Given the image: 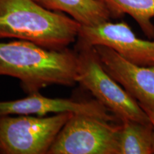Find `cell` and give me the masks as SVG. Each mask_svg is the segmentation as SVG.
Wrapping results in <instances>:
<instances>
[{
    "mask_svg": "<svg viewBox=\"0 0 154 154\" xmlns=\"http://www.w3.org/2000/svg\"><path fill=\"white\" fill-rule=\"evenodd\" d=\"M78 45L104 46L128 61L141 66H154V40L138 37L126 22L110 21L96 25H82Z\"/></svg>",
    "mask_w": 154,
    "mask_h": 154,
    "instance_id": "8992f818",
    "label": "cell"
},
{
    "mask_svg": "<svg viewBox=\"0 0 154 154\" xmlns=\"http://www.w3.org/2000/svg\"><path fill=\"white\" fill-rule=\"evenodd\" d=\"M76 50H52L25 40L0 42V76L20 82L28 94L51 85L76 84Z\"/></svg>",
    "mask_w": 154,
    "mask_h": 154,
    "instance_id": "6da1fadb",
    "label": "cell"
},
{
    "mask_svg": "<svg viewBox=\"0 0 154 154\" xmlns=\"http://www.w3.org/2000/svg\"><path fill=\"white\" fill-rule=\"evenodd\" d=\"M118 149L119 154L153 153V128L151 121H120Z\"/></svg>",
    "mask_w": 154,
    "mask_h": 154,
    "instance_id": "30bf717a",
    "label": "cell"
},
{
    "mask_svg": "<svg viewBox=\"0 0 154 154\" xmlns=\"http://www.w3.org/2000/svg\"><path fill=\"white\" fill-rule=\"evenodd\" d=\"M44 8L63 13L81 25L91 26L110 21L113 15L101 0H34Z\"/></svg>",
    "mask_w": 154,
    "mask_h": 154,
    "instance_id": "9c48e42d",
    "label": "cell"
},
{
    "mask_svg": "<svg viewBox=\"0 0 154 154\" xmlns=\"http://www.w3.org/2000/svg\"><path fill=\"white\" fill-rule=\"evenodd\" d=\"M94 47L106 71L140 106L154 108V66L131 62L104 46Z\"/></svg>",
    "mask_w": 154,
    "mask_h": 154,
    "instance_id": "ba28073f",
    "label": "cell"
},
{
    "mask_svg": "<svg viewBox=\"0 0 154 154\" xmlns=\"http://www.w3.org/2000/svg\"><path fill=\"white\" fill-rule=\"evenodd\" d=\"M143 109L146 114H147L148 117H149L150 121L152 124L153 128V154H154V108H148V107H143L140 106Z\"/></svg>",
    "mask_w": 154,
    "mask_h": 154,
    "instance_id": "7c38bea8",
    "label": "cell"
},
{
    "mask_svg": "<svg viewBox=\"0 0 154 154\" xmlns=\"http://www.w3.org/2000/svg\"><path fill=\"white\" fill-rule=\"evenodd\" d=\"M107 6L113 18L131 17L143 34L154 38V0H101Z\"/></svg>",
    "mask_w": 154,
    "mask_h": 154,
    "instance_id": "8fae6325",
    "label": "cell"
},
{
    "mask_svg": "<svg viewBox=\"0 0 154 154\" xmlns=\"http://www.w3.org/2000/svg\"><path fill=\"white\" fill-rule=\"evenodd\" d=\"M78 57L76 82L91 93L119 121L149 122L138 102L103 68L94 47L76 44Z\"/></svg>",
    "mask_w": 154,
    "mask_h": 154,
    "instance_id": "3957f363",
    "label": "cell"
},
{
    "mask_svg": "<svg viewBox=\"0 0 154 154\" xmlns=\"http://www.w3.org/2000/svg\"><path fill=\"white\" fill-rule=\"evenodd\" d=\"M72 114L0 116V154L48 153Z\"/></svg>",
    "mask_w": 154,
    "mask_h": 154,
    "instance_id": "277c9868",
    "label": "cell"
},
{
    "mask_svg": "<svg viewBox=\"0 0 154 154\" xmlns=\"http://www.w3.org/2000/svg\"><path fill=\"white\" fill-rule=\"evenodd\" d=\"M61 113L93 116L113 122H120L115 115L96 99H53L43 96L39 92H36L29 94L23 99L0 101V116H47L49 113Z\"/></svg>",
    "mask_w": 154,
    "mask_h": 154,
    "instance_id": "52a82bcc",
    "label": "cell"
},
{
    "mask_svg": "<svg viewBox=\"0 0 154 154\" xmlns=\"http://www.w3.org/2000/svg\"><path fill=\"white\" fill-rule=\"evenodd\" d=\"M81 26L71 17L49 10L34 0H0V39L25 40L62 50L76 42Z\"/></svg>",
    "mask_w": 154,
    "mask_h": 154,
    "instance_id": "7a4b0ae2",
    "label": "cell"
},
{
    "mask_svg": "<svg viewBox=\"0 0 154 154\" xmlns=\"http://www.w3.org/2000/svg\"><path fill=\"white\" fill-rule=\"evenodd\" d=\"M88 115L73 113L48 154H119V124Z\"/></svg>",
    "mask_w": 154,
    "mask_h": 154,
    "instance_id": "5b68a950",
    "label": "cell"
}]
</instances>
